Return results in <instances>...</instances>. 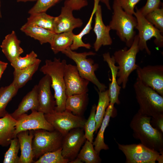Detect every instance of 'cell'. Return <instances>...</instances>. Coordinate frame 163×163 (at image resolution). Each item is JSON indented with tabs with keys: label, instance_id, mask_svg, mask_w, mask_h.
<instances>
[{
	"label": "cell",
	"instance_id": "7dc6e473",
	"mask_svg": "<svg viewBox=\"0 0 163 163\" xmlns=\"http://www.w3.org/2000/svg\"><path fill=\"white\" fill-rule=\"evenodd\" d=\"M2 18V13L1 11V2H0V18Z\"/></svg>",
	"mask_w": 163,
	"mask_h": 163
},
{
	"label": "cell",
	"instance_id": "1f68e13d",
	"mask_svg": "<svg viewBox=\"0 0 163 163\" xmlns=\"http://www.w3.org/2000/svg\"><path fill=\"white\" fill-rule=\"evenodd\" d=\"M77 157L83 162L86 163H99L101 162L99 154L95 150L93 143L86 139Z\"/></svg>",
	"mask_w": 163,
	"mask_h": 163
},
{
	"label": "cell",
	"instance_id": "83f0119b",
	"mask_svg": "<svg viewBox=\"0 0 163 163\" xmlns=\"http://www.w3.org/2000/svg\"><path fill=\"white\" fill-rule=\"evenodd\" d=\"M41 62L24 69H14L12 83L18 89L23 87L30 80L38 70Z\"/></svg>",
	"mask_w": 163,
	"mask_h": 163
},
{
	"label": "cell",
	"instance_id": "cb8c5ba5",
	"mask_svg": "<svg viewBox=\"0 0 163 163\" xmlns=\"http://www.w3.org/2000/svg\"><path fill=\"white\" fill-rule=\"evenodd\" d=\"M20 30L27 36L38 40L41 44H50L55 34L49 30L26 23L21 26Z\"/></svg>",
	"mask_w": 163,
	"mask_h": 163
},
{
	"label": "cell",
	"instance_id": "7a4b0ae2",
	"mask_svg": "<svg viewBox=\"0 0 163 163\" xmlns=\"http://www.w3.org/2000/svg\"><path fill=\"white\" fill-rule=\"evenodd\" d=\"M66 61H61L55 57L53 60L46 59L45 64L40 71L50 78L51 87L54 91V97L56 102L55 110L61 112L65 110V102L67 98L64 74Z\"/></svg>",
	"mask_w": 163,
	"mask_h": 163
},
{
	"label": "cell",
	"instance_id": "f35d334b",
	"mask_svg": "<svg viewBox=\"0 0 163 163\" xmlns=\"http://www.w3.org/2000/svg\"><path fill=\"white\" fill-rule=\"evenodd\" d=\"M127 13L134 15L136 5L141 0H114Z\"/></svg>",
	"mask_w": 163,
	"mask_h": 163
},
{
	"label": "cell",
	"instance_id": "4316f807",
	"mask_svg": "<svg viewBox=\"0 0 163 163\" xmlns=\"http://www.w3.org/2000/svg\"><path fill=\"white\" fill-rule=\"evenodd\" d=\"M99 0H94L93 8L89 19L85 27L78 34H74L72 44L70 47L72 50H77L80 47H85L87 49H90L91 46L89 43H84L82 40V38L85 35L89 33L92 29V24L93 17L95 14L98 5H99Z\"/></svg>",
	"mask_w": 163,
	"mask_h": 163
},
{
	"label": "cell",
	"instance_id": "d590c367",
	"mask_svg": "<svg viewBox=\"0 0 163 163\" xmlns=\"http://www.w3.org/2000/svg\"><path fill=\"white\" fill-rule=\"evenodd\" d=\"M69 161L63 156L60 149L44 154L34 163H67Z\"/></svg>",
	"mask_w": 163,
	"mask_h": 163
},
{
	"label": "cell",
	"instance_id": "3957f363",
	"mask_svg": "<svg viewBox=\"0 0 163 163\" xmlns=\"http://www.w3.org/2000/svg\"><path fill=\"white\" fill-rule=\"evenodd\" d=\"M113 14L109 26L111 30H115L120 39L129 47L136 35L137 24L136 18L125 12L114 0L112 6Z\"/></svg>",
	"mask_w": 163,
	"mask_h": 163
},
{
	"label": "cell",
	"instance_id": "f6af8a7d",
	"mask_svg": "<svg viewBox=\"0 0 163 163\" xmlns=\"http://www.w3.org/2000/svg\"><path fill=\"white\" fill-rule=\"evenodd\" d=\"M69 163H83L80 159L76 157L75 159L69 161Z\"/></svg>",
	"mask_w": 163,
	"mask_h": 163
},
{
	"label": "cell",
	"instance_id": "44dd1931",
	"mask_svg": "<svg viewBox=\"0 0 163 163\" xmlns=\"http://www.w3.org/2000/svg\"><path fill=\"white\" fill-rule=\"evenodd\" d=\"M38 107L37 85H36L24 96L18 108L10 115L13 118L17 120L29 110L38 111Z\"/></svg>",
	"mask_w": 163,
	"mask_h": 163
},
{
	"label": "cell",
	"instance_id": "8d00e7d4",
	"mask_svg": "<svg viewBox=\"0 0 163 163\" xmlns=\"http://www.w3.org/2000/svg\"><path fill=\"white\" fill-rule=\"evenodd\" d=\"M147 20L155 27L163 33V8H158L145 16Z\"/></svg>",
	"mask_w": 163,
	"mask_h": 163
},
{
	"label": "cell",
	"instance_id": "c3c4849f",
	"mask_svg": "<svg viewBox=\"0 0 163 163\" xmlns=\"http://www.w3.org/2000/svg\"><path fill=\"white\" fill-rule=\"evenodd\" d=\"M2 62V61L0 60V62Z\"/></svg>",
	"mask_w": 163,
	"mask_h": 163
},
{
	"label": "cell",
	"instance_id": "5b68a950",
	"mask_svg": "<svg viewBox=\"0 0 163 163\" xmlns=\"http://www.w3.org/2000/svg\"><path fill=\"white\" fill-rule=\"evenodd\" d=\"M139 40L138 35H136L129 49L125 47L116 51L113 55L118 65L117 82L119 85L122 84L123 89L126 87L130 75L139 66L136 63V55L139 51Z\"/></svg>",
	"mask_w": 163,
	"mask_h": 163
},
{
	"label": "cell",
	"instance_id": "e0dca14e",
	"mask_svg": "<svg viewBox=\"0 0 163 163\" xmlns=\"http://www.w3.org/2000/svg\"><path fill=\"white\" fill-rule=\"evenodd\" d=\"M94 14L95 23L93 30L95 34L96 39L94 44V48L97 52L102 46L111 45L112 40L110 34L111 30L110 26L105 25L103 22L101 5H98Z\"/></svg>",
	"mask_w": 163,
	"mask_h": 163
},
{
	"label": "cell",
	"instance_id": "7bdbcfd3",
	"mask_svg": "<svg viewBox=\"0 0 163 163\" xmlns=\"http://www.w3.org/2000/svg\"><path fill=\"white\" fill-rule=\"evenodd\" d=\"M8 65L7 63L3 61L0 62V80L3 73L6 69Z\"/></svg>",
	"mask_w": 163,
	"mask_h": 163
},
{
	"label": "cell",
	"instance_id": "7c38bea8",
	"mask_svg": "<svg viewBox=\"0 0 163 163\" xmlns=\"http://www.w3.org/2000/svg\"><path fill=\"white\" fill-rule=\"evenodd\" d=\"M86 140L83 128L71 130L63 136L62 147L63 157L69 161L76 158Z\"/></svg>",
	"mask_w": 163,
	"mask_h": 163
},
{
	"label": "cell",
	"instance_id": "60d3db41",
	"mask_svg": "<svg viewBox=\"0 0 163 163\" xmlns=\"http://www.w3.org/2000/svg\"><path fill=\"white\" fill-rule=\"evenodd\" d=\"M87 0H69L65 1L64 5L70 7L73 11L78 10L87 6Z\"/></svg>",
	"mask_w": 163,
	"mask_h": 163
},
{
	"label": "cell",
	"instance_id": "b9f144b4",
	"mask_svg": "<svg viewBox=\"0 0 163 163\" xmlns=\"http://www.w3.org/2000/svg\"><path fill=\"white\" fill-rule=\"evenodd\" d=\"M150 123L153 127L163 133V113L151 117Z\"/></svg>",
	"mask_w": 163,
	"mask_h": 163
},
{
	"label": "cell",
	"instance_id": "ee69618b",
	"mask_svg": "<svg viewBox=\"0 0 163 163\" xmlns=\"http://www.w3.org/2000/svg\"><path fill=\"white\" fill-rule=\"evenodd\" d=\"M100 1H101L102 2L104 3L107 8L109 10H111V8L110 4V1L109 0H99Z\"/></svg>",
	"mask_w": 163,
	"mask_h": 163
},
{
	"label": "cell",
	"instance_id": "6da1fadb",
	"mask_svg": "<svg viewBox=\"0 0 163 163\" xmlns=\"http://www.w3.org/2000/svg\"><path fill=\"white\" fill-rule=\"evenodd\" d=\"M151 117L137 112L130 123L134 138L152 149L163 153V133L153 127L150 123Z\"/></svg>",
	"mask_w": 163,
	"mask_h": 163
},
{
	"label": "cell",
	"instance_id": "30bf717a",
	"mask_svg": "<svg viewBox=\"0 0 163 163\" xmlns=\"http://www.w3.org/2000/svg\"><path fill=\"white\" fill-rule=\"evenodd\" d=\"M44 116L54 129L63 136L73 129L83 128L86 120L82 116L75 115L66 110L61 112L55 110L51 113L44 114Z\"/></svg>",
	"mask_w": 163,
	"mask_h": 163
},
{
	"label": "cell",
	"instance_id": "9a60e30c",
	"mask_svg": "<svg viewBox=\"0 0 163 163\" xmlns=\"http://www.w3.org/2000/svg\"><path fill=\"white\" fill-rule=\"evenodd\" d=\"M51 83L50 77L47 75H45L37 85L38 111L44 114L53 112L56 107V101L51 90Z\"/></svg>",
	"mask_w": 163,
	"mask_h": 163
},
{
	"label": "cell",
	"instance_id": "ba28073f",
	"mask_svg": "<svg viewBox=\"0 0 163 163\" xmlns=\"http://www.w3.org/2000/svg\"><path fill=\"white\" fill-rule=\"evenodd\" d=\"M118 149L125 156L126 163H155L163 162V153L149 149L141 143L128 145L117 142Z\"/></svg>",
	"mask_w": 163,
	"mask_h": 163
},
{
	"label": "cell",
	"instance_id": "d6a6232c",
	"mask_svg": "<svg viewBox=\"0 0 163 163\" xmlns=\"http://www.w3.org/2000/svg\"><path fill=\"white\" fill-rule=\"evenodd\" d=\"M37 54L32 51L25 56L22 57L20 56L11 63V65L14 69H24L41 62V60L37 58Z\"/></svg>",
	"mask_w": 163,
	"mask_h": 163
},
{
	"label": "cell",
	"instance_id": "7402d4cb",
	"mask_svg": "<svg viewBox=\"0 0 163 163\" xmlns=\"http://www.w3.org/2000/svg\"><path fill=\"white\" fill-rule=\"evenodd\" d=\"M17 120L8 113L0 118V145L7 147L11 140L14 138V131Z\"/></svg>",
	"mask_w": 163,
	"mask_h": 163
},
{
	"label": "cell",
	"instance_id": "5bb4252c",
	"mask_svg": "<svg viewBox=\"0 0 163 163\" xmlns=\"http://www.w3.org/2000/svg\"><path fill=\"white\" fill-rule=\"evenodd\" d=\"M29 115L25 113L17 120L14 136L19 132L26 130L44 129L49 131L54 130L46 120L44 114L36 110H33Z\"/></svg>",
	"mask_w": 163,
	"mask_h": 163
},
{
	"label": "cell",
	"instance_id": "8fae6325",
	"mask_svg": "<svg viewBox=\"0 0 163 163\" xmlns=\"http://www.w3.org/2000/svg\"><path fill=\"white\" fill-rule=\"evenodd\" d=\"M137 80L163 96V66L148 65L136 69Z\"/></svg>",
	"mask_w": 163,
	"mask_h": 163
},
{
	"label": "cell",
	"instance_id": "bcb514c9",
	"mask_svg": "<svg viewBox=\"0 0 163 163\" xmlns=\"http://www.w3.org/2000/svg\"><path fill=\"white\" fill-rule=\"evenodd\" d=\"M37 0H17V2H27L36 1Z\"/></svg>",
	"mask_w": 163,
	"mask_h": 163
},
{
	"label": "cell",
	"instance_id": "277c9868",
	"mask_svg": "<svg viewBox=\"0 0 163 163\" xmlns=\"http://www.w3.org/2000/svg\"><path fill=\"white\" fill-rule=\"evenodd\" d=\"M133 88L139 106L138 112L151 117L163 113V96L137 80Z\"/></svg>",
	"mask_w": 163,
	"mask_h": 163
},
{
	"label": "cell",
	"instance_id": "9c48e42d",
	"mask_svg": "<svg viewBox=\"0 0 163 163\" xmlns=\"http://www.w3.org/2000/svg\"><path fill=\"white\" fill-rule=\"evenodd\" d=\"M133 15L136 18L137 22L135 28L139 31V50H145L148 55H150L151 52L147 46V41L154 37L155 44L158 47H162L163 33L149 21L137 7Z\"/></svg>",
	"mask_w": 163,
	"mask_h": 163
},
{
	"label": "cell",
	"instance_id": "ffe728a7",
	"mask_svg": "<svg viewBox=\"0 0 163 163\" xmlns=\"http://www.w3.org/2000/svg\"><path fill=\"white\" fill-rule=\"evenodd\" d=\"M34 136L33 130L22 131L17 134L21 150L19 163H31L34 161L32 149Z\"/></svg>",
	"mask_w": 163,
	"mask_h": 163
},
{
	"label": "cell",
	"instance_id": "2e32d148",
	"mask_svg": "<svg viewBox=\"0 0 163 163\" xmlns=\"http://www.w3.org/2000/svg\"><path fill=\"white\" fill-rule=\"evenodd\" d=\"M73 10L69 6L64 5L61 13L55 17L54 32L56 34L72 31L73 29L81 27L83 23L79 18L74 17Z\"/></svg>",
	"mask_w": 163,
	"mask_h": 163
},
{
	"label": "cell",
	"instance_id": "484cf974",
	"mask_svg": "<svg viewBox=\"0 0 163 163\" xmlns=\"http://www.w3.org/2000/svg\"><path fill=\"white\" fill-rule=\"evenodd\" d=\"M74 34L72 31L55 33L50 43L54 53L61 52L70 47L72 43Z\"/></svg>",
	"mask_w": 163,
	"mask_h": 163
},
{
	"label": "cell",
	"instance_id": "ac0fdd59",
	"mask_svg": "<svg viewBox=\"0 0 163 163\" xmlns=\"http://www.w3.org/2000/svg\"><path fill=\"white\" fill-rule=\"evenodd\" d=\"M21 43L14 30L6 35L2 41L0 45L2 51L10 63L24 52L20 46Z\"/></svg>",
	"mask_w": 163,
	"mask_h": 163
},
{
	"label": "cell",
	"instance_id": "d6986e66",
	"mask_svg": "<svg viewBox=\"0 0 163 163\" xmlns=\"http://www.w3.org/2000/svg\"><path fill=\"white\" fill-rule=\"evenodd\" d=\"M103 57L104 60L107 63L111 73V82L109 85V88L108 90L110 99V103L119 104L120 103L119 96L121 87L118 84L116 79L118 69V67L115 65L116 62L113 56H111L109 52L103 54Z\"/></svg>",
	"mask_w": 163,
	"mask_h": 163
},
{
	"label": "cell",
	"instance_id": "52a82bcc",
	"mask_svg": "<svg viewBox=\"0 0 163 163\" xmlns=\"http://www.w3.org/2000/svg\"><path fill=\"white\" fill-rule=\"evenodd\" d=\"M32 149L34 158H38L44 154L62 149L63 136L54 129L33 130Z\"/></svg>",
	"mask_w": 163,
	"mask_h": 163
},
{
	"label": "cell",
	"instance_id": "ab89813d",
	"mask_svg": "<svg viewBox=\"0 0 163 163\" xmlns=\"http://www.w3.org/2000/svg\"><path fill=\"white\" fill-rule=\"evenodd\" d=\"M161 0H147L145 5L139 9L141 13L144 16L154 10L160 8Z\"/></svg>",
	"mask_w": 163,
	"mask_h": 163
},
{
	"label": "cell",
	"instance_id": "d4e9b609",
	"mask_svg": "<svg viewBox=\"0 0 163 163\" xmlns=\"http://www.w3.org/2000/svg\"><path fill=\"white\" fill-rule=\"evenodd\" d=\"M114 105L110 103L107 108L99 131L94 141L93 142L94 149L98 154H99L101 150H107L109 149L108 146L104 142V134L114 110Z\"/></svg>",
	"mask_w": 163,
	"mask_h": 163
},
{
	"label": "cell",
	"instance_id": "74e56055",
	"mask_svg": "<svg viewBox=\"0 0 163 163\" xmlns=\"http://www.w3.org/2000/svg\"><path fill=\"white\" fill-rule=\"evenodd\" d=\"M61 0H37L36 4L28 11L31 14L35 13L46 12L50 8Z\"/></svg>",
	"mask_w": 163,
	"mask_h": 163
},
{
	"label": "cell",
	"instance_id": "8992f818",
	"mask_svg": "<svg viewBox=\"0 0 163 163\" xmlns=\"http://www.w3.org/2000/svg\"><path fill=\"white\" fill-rule=\"evenodd\" d=\"M61 53L75 62L82 77L94 85L98 91L106 90L107 86L100 82L95 73L99 68V65L95 63L92 59L87 58L88 56L95 55V53L92 51L77 53L71 50L70 47Z\"/></svg>",
	"mask_w": 163,
	"mask_h": 163
},
{
	"label": "cell",
	"instance_id": "4dcf8cb0",
	"mask_svg": "<svg viewBox=\"0 0 163 163\" xmlns=\"http://www.w3.org/2000/svg\"><path fill=\"white\" fill-rule=\"evenodd\" d=\"M18 89L12 82L7 86L0 88V118L8 113L6 110V107L16 94Z\"/></svg>",
	"mask_w": 163,
	"mask_h": 163
},
{
	"label": "cell",
	"instance_id": "4fadbf2b",
	"mask_svg": "<svg viewBox=\"0 0 163 163\" xmlns=\"http://www.w3.org/2000/svg\"><path fill=\"white\" fill-rule=\"evenodd\" d=\"M64 77L67 97L88 91L89 82L81 76L76 66L66 63Z\"/></svg>",
	"mask_w": 163,
	"mask_h": 163
},
{
	"label": "cell",
	"instance_id": "681fc988",
	"mask_svg": "<svg viewBox=\"0 0 163 163\" xmlns=\"http://www.w3.org/2000/svg\"><path fill=\"white\" fill-rule=\"evenodd\" d=\"M65 1H68V0H65Z\"/></svg>",
	"mask_w": 163,
	"mask_h": 163
},
{
	"label": "cell",
	"instance_id": "f1b7e54d",
	"mask_svg": "<svg viewBox=\"0 0 163 163\" xmlns=\"http://www.w3.org/2000/svg\"><path fill=\"white\" fill-rule=\"evenodd\" d=\"M55 17L47 14L46 12L30 14L26 24L36 26L54 32Z\"/></svg>",
	"mask_w": 163,
	"mask_h": 163
},
{
	"label": "cell",
	"instance_id": "603a6c76",
	"mask_svg": "<svg viewBox=\"0 0 163 163\" xmlns=\"http://www.w3.org/2000/svg\"><path fill=\"white\" fill-rule=\"evenodd\" d=\"M88 102L87 93L77 94L68 96L65 102V110L73 114L82 116Z\"/></svg>",
	"mask_w": 163,
	"mask_h": 163
},
{
	"label": "cell",
	"instance_id": "f546056e",
	"mask_svg": "<svg viewBox=\"0 0 163 163\" xmlns=\"http://www.w3.org/2000/svg\"><path fill=\"white\" fill-rule=\"evenodd\" d=\"M97 91L99 98L95 114L96 122L95 133L99 129L105 115L106 109L110 104V99L108 90L104 91H100L98 90Z\"/></svg>",
	"mask_w": 163,
	"mask_h": 163
},
{
	"label": "cell",
	"instance_id": "836d02e7",
	"mask_svg": "<svg viewBox=\"0 0 163 163\" xmlns=\"http://www.w3.org/2000/svg\"><path fill=\"white\" fill-rule=\"evenodd\" d=\"M8 150L5 154L3 163H19L20 157L18 155L20 144L17 137L12 139Z\"/></svg>",
	"mask_w": 163,
	"mask_h": 163
},
{
	"label": "cell",
	"instance_id": "e575fe53",
	"mask_svg": "<svg viewBox=\"0 0 163 163\" xmlns=\"http://www.w3.org/2000/svg\"><path fill=\"white\" fill-rule=\"evenodd\" d=\"M96 105L94 104L91 107L90 115L86 120L83 128L86 140L93 143L94 134L95 131L96 122L95 118Z\"/></svg>",
	"mask_w": 163,
	"mask_h": 163
}]
</instances>
